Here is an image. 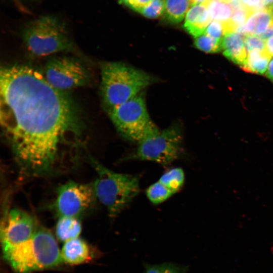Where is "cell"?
<instances>
[{
  "instance_id": "6da1fadb",
  "label": "cell",
  "mask_w": 273,
  "mask_h": 273,
  "mask_svg": "<svg viewBox=\"0 0 273 273\" xmlns=\"http://www.w3.org/2000/svg\"><path fill=\"white\" fill-rule=\"evenodd\" d=\"M0 122L14 157L24 173L53 171L63 146L77 145L82 123L73 101L44 75L26 66L2 67Z\"/></svg>"
},
{
  "instance_id": "7a4b0ae2",
  "label": "cell",
  "mask_w": 273,
  "mask_h": 273,
  "mask_svg": "<svg viewBox=\"0 0 273 273\" xmlns=\"http://www.w3.org/2000/svg\"><path fill=\"white\" fill-rule=\"evenodd\" d=\"M16 271L27 273L56 267L64 261L52 233L38 227L27 241L3 253Z\"/></svg>"
},
{
  "instance_id": "3957f363",
  "label": "cell",
  "mask_w": 273,
  "mask_h": 273,
  "mask_svg": "<svg viewBox=\"0 0 273 273\" xmlns=\"http://www.w3.org/2000/svg\"><path fill=\"white\" fill-rule=\"evenodd\" d=\"M144 71L119 62H107L101 67V90L107 111L130 100L151 82Z\"/></svg>"
},
{
  "instance_id": "277c9868",
  "label": "cell",
  "mask_w": 273,
  "mask_h": 273,
  "mask_svg": "<svg viewBox=\"0 0 273 273\" xmlns=\"http://www.w3.org/2000/svg\"><path fill=\"white\" fill-rule=\"evenodd\" d=\"M22 37L28 51L36 57L74 50L65 23L52 15L41 16L27 22Z\"/></svg>"
},
{
  "instance_id": "5b68a950",
  "label": "cell",
  "mask_w": 273,
  "mask_h": 273,
  "mask_svg": "<svg viewBox=\"0 0 273 273\" xmlns=\"http://www.w3.org/2000/svg\"><path fill=\"white\" fill-rule=\"evenodd\" d=\"M97 177L93 183L95 194L107 208L110 217L117 216L140 191L138 178L134 175L114 172L89 156Z\"/></svg>"
},
{
  "instance_id": "8992f818",
  "label": "cell",
  "mask_w": 273,
  "mask_h": 273,
  "mask_svg": "<svg viewBox=\"0 0 273 273\" xmlns=\"http://www.w3.org/2000/svg\"><path fill=\"white\" fill-rule=\"evenodd\" d=\"M117 131L138 143L158 128L151 120L144 98L138 95L108 111Z\"/></svg>"
},
{
  "instance_id": "52a82bcc",
  "label": "cell",
  "mask_w": 273,
  "mask_h": 273,
  "mask_svg": "<svg viewBox=\"0 0 273 273\" xmlns=\"http://www.w3.org/2000/svg\"><path fill=\"white\" fill-rule=\"evenodd\" d=\"M138 144L133 158L167 165L176 159L180 153L182 132L175 124L162 130L158 128Z\"/></svg>"
},
{
  "instance_id": "ba28073f",
  "label": "cell",
  "mask_w": 273,
  "mask_h": 273,
  "mask_svg": "<svg viewBox=\"0 0 273 273\" xmlns=\"http://www.w3.org/2000/svg\"><path fill=\"white\" fill-rule=\"evenodd\" d=\"M44 76L54 88L66 92L89 83L88 71L79 61L68 57L50 60L44 67Z\"/></svg>"
},
{
  "instance_id": "9c48e42d",
  "label": "cell",
  "mask_w": 273,
  "mask_h": 273,
  "mask_svg": "<svg viewBox=\"0 0 273 273\" xmlns=\"http://www.w3.org/2000/svg\"><path fill=\"white\" fill-rule=\"evenodd\" d=\"M96 199L93 184L69 181L57 189L54 208L59 218H78L91 207Z\"/></svg>"
},
{
  "instance_id": "30bf717a",
  "label": "cell",
  "mask_w": 273,
  "mask_h": 273,
  "mask_svg": "<svg viewBox=\"0 0 273 273\" xmlns=\"http://www.w3.org/2000/svg\"><path fill=\"white\" fill-rule=\"evenodd\" d=\"M38 228L36 220L29 213L19 209L8 211L1 225L3 253L29 240Z\"/></svg>"
},
{
  "instance_id": "8fae6325",
  "label": "cell",
  "mask_w": 273,
  "mask_h": 273,
  "mask_svg": "<svg viewBox=\"0 0 273 273\" xmlns=\"http://www.w3.org/2000/svg\"><path fill=\"white\" fill-rule=\"evenodd\" d=\"M212 20L206 6L202 3L190 7L186 15L184 26L186 30L196 38L204 33Z\"/></svg>"
},
{
  "instance_id": "7c38bea8",
  "label": "cell",
  "mask_w": 273,
  "mask_h": 273,
  "mask_svg": "<svg viewBox=\"0 0 273 273\" xmlns=\"http://www.w3.org/2000/svg\"><path fill=\"white\" fill-rule=\"evenodd\" d=\"M244 36L234 32L226 34L221 39V50L223 55L240 67L246 62L248 56Z\"/></svg>"
},
{
  "instance_id": "4fadbf2b",
  "label": "cell",
  "mask_w": 273,
  "mask_h": 273,
  "mask_svg": "<svg viewBox=\"0 0 273 273\" xmlns=\"http://www.w3.org/2000/svg\"><path fill=\"white\" fill-rule=\"evenodd\" d=\"M61 252L64 261L70 264H82L90 257L88 244L79 237L65 242Z\"/></svg>"
},
{
  "instance_id": "5bb4252c",
  "label": "cell",
  "mask_w": 273,
  "mask_h": 273,
  "mask_svg": "<svg viewBox=\"0 0 273 273\" xmlns=\"http://www.w3.org/2000/svg\"><path fill=\"white\" fill-rule=\"evenodd\" d=\"M272 24L273 16L270 10L263 8L252 13L245 25L237 32L244 36L248 34L260 36Z\"/></svg>"
},
{
  "instance_id": "9a60e30c",
  "label": "cell",
  "mask_w": 273,
  "mask_h": 273,
  "mask_svg": "<svg viewBox=\"0 0 273 273\" xmlns=\"http://www.w3.org/2000/svg\"><path fill=\"white\" fill-rule=\"evenodd\" d=\"M81 229V224L78 218L61 217L56 224V237L58 240L65 243L79 237Z\"/></svg>"
},
{
  "instance_id": "2e32d148",
  "label": "cell",
  "mask_w": 273,
  "mask_h": 273,
  "mask_svg": "<svg viewBox=\"0 0 273 273\" xmlns=\"http://www.w3.org/2000/svg\"><path fill=\"white\" fill-rule=\"evenodd\" d=\"M271 57L265 51H253L248 53L245 64L242 69L247 72L263 74L269 64Z\"/></svg>"
},
{
  "instance_id": "e0dca14e",
  "label": "cell",
  "mask_w": 273,
  "mask_h": 273,
  "mask_svg": "<svg viewBox=\"0 0 273 273\" xmlns=\"http://www.w3.org/2000/svg\"><path fill=\"white\" fill-rule=\"evenodd\" d=\"M203 3L206 6L212 20L225 23L231 20L233 13L231 3L224 0H207Z\"/></svg>"
},
{
  "instance_id": "ac0fdd59",
  "label": "cell",
  "mask_w": 273,
  "mask_h": 273,
  "mask_svg": "<svg viewBox=\"0 0 273 273\" xmlns=\"http://www.w3.org/2000/svg\"><path fill=\"white\" fill-rule=\"evenodd\" d=\"M191 6L190 0H165L164 14L169 22L178 23L185 18Z\"/></svg>"
},
{
  "instance_id": "d6986e66",
  "label": "cell",
  "mask_w": 273,
  "mask_h": 273,
  "mask_svg": "<svg viewBox=\"0 0 273 273\" xmlns=\"http://www.w3.org/2000/svg\"><path fill=\"white\" fill-rule=\"evenodd\" d=\"M158 181L174 194L182 187L185 174L181 168H174L163 174Z\"/></svg>"
},
{
  "instance_id": "ffe728a7",
  "label": "cell",
  "mask_w": 273,
  "mask_h": 273,
  "mask_svg": "<svg viewBox=\"0 0 273 273\" xmlns=\"http://www.w3.org/2000/svg\"><path fill=\"white\" fill-rule=\"evenodd\" d=\"M174 194L164 185L158 181L151 185L146 190L149 200L154 204H159Z\"/></svg>"
},
{
  "instance_id": "44dd1931",
  "label": "cell",
  "mask_w": 273,
  "mask_h": 273,
  "mask_svg": "<svg viewBox=\"0 0 273 273\" xmlns=\"http://www.w3.org/2000/svg\"><path fill=\"white\" fill-rule=\"evenodd\" d=\"M144 273H187L189 270L187 265L172 262H165L158 264H144Z\"/></svg>"
},
{
  "instance_id": "7402d4cb",
  "label": "cell",
  "mask_w": 273,
  "mask_h": 273,
  "mask_svg": "<svg viewBox=\"0 0 273 273\" xmlns=\"http://www.w3.org/2000/svg\"><path fill=\"white\" fill-rule=\"evenodd\" d=\"M195 38V45L201 51L208 53H215L221 50L222 39L212 37L204 33Z\"/></svg>"
},
{
  "instance_id": "603a6c76",
  "label": "cell",
  "mask_w": 273,
  "mask_h": 273,
  "mask_svg": "<svg viewBox=\"0 0 273 273\" xmlns=\"http://www.w3.org/2000/svg\"><path fill=\"white\" fill-rule=\"evenodd\" d=\"M164 10L165 0H152L147 5L135 11L146 18L154 19L163 14Z\"/></svg>"
},
{
  "instance_id": "cb8c5ba5",
  "label": "cell",
  "mask_w": 273,
  "mask_h": 273,
  "mask_svg": "<svg viewBox=\"0 0 273 273\" xmlns=\"http://www.w3.org/2000/svg\"><path fill=\"white\" fill-rule=\"evenodd\" d=\"M244 41L248 53L253 51L265 50V40L258 35L253 34L245 35Z\"/></svg>"
},
{
  "instance_id": "d4e9b609",
  "label": "cell",
  "mask_w": 273,
  "mask_h": 273,
  "mask_svg": "<svg viewBox=\"0 0 273 273\" xmlns=\"http://www.w3.org/2000/svg\"><path fill=\"white\" fill-rule=\"evenodd\" d=\"M204 33L212 37L221 39L226 34L224 24L218 21L213 20L207 27Z\"/></svg>"
},
{
  "instance_id": "484cf974",
  "label": "cell",
  "mask_w": 273,
  "mask_h": 273,
  "mask_svg": "<svg viewBox=\"0 0 273 273\" xmlns=\"http://www.w3.org/2000/svg\"><path fill=\"white\" fill-rule=\"evenodd\" d=\"M152 0H119V2L123 4L134 11L140 9Z\"/></svg>"
},
{
  "instance_id": "4316f807",
  "label": "cell",
  "mask_w": 273,
  "mask_h": 273,
  "mask_svg": "<svg viewBox=\"0 0 273 273\" xmlns=\"http://www.w3.org/2000/svg\"><path fill=\"white\" fill-rule=\"evenodd\" d=\"M241 1L253 13L260 9L265 8L261 0H241Z\"/></svg>"
},
{
  "instance_id": "83f0119b",
  "label": "cell",
  "mask_w": 273,
  "mask_h": 273,
  "mask_svg": "<svg viewBox=\"0 0 273 273\" xmlns=\"http://www.w3.org/2000/svg\"><path fill=\"white\" fill-rule=\"evenodd\" d=\"M265 50L271 57L273 56V36L265 40Z\"/></svg>"
},
{
  "instance_id": "f1b7e54d",
  "label": "cell",
  "mask_w": 273,
  "mask_h": 273,
  "mask_svg": "<svg viewBox=\"0 0 273 273\" xmlns=\"http://www.w3.org/2000/svg\"><path fill=\"white\" fill-rule=\"evenodd\" d=\"M265 75L273 82V57L271 58L269 62Z\"/></svg>"
},
{
  "instance_id": "f546056e",
  "label": "cell",
  "mask_w": 273,
  "mask_h": 273,
  "mask_svg": "<svg viewBox=\"0 0 273 273\" xmlns=\"http://www.w3.org/2000/svg\"><path fill=\"white\" fill-rule=\"evenodd\" d=\"M272 36H273V24H272L263 33L259 36L266 40L267 39Z\"/></svg>"
},
{
  "instance_id": "4dcf8cb0",
  "label": "cell",
  "mask_w": 273,
  "mask_h": 273,
  "mask_svg": "<svg viewBox=\"0 0 273 273\" xmlns=\"http://www.w3.org/2000/svg\"><path fill=\"white\" fill-rule=\"evenodd\" d=\"M264 7L271 10L273 8V0H261Z\"/></svg>"
},
{
  "instance_id": "1f68e13d",
  "label": "cell",
  "mask_w": 273,
  "mask_h": 273,
  "mask_svg": "<svg viewBox=\"0 0 273 273\" xmlns=\"http://www.w3.org/2000/svg\"><path fill=\"white\" fill-rule=\"evenodd\" d=\"M207 0H190L191 5L192 6L202 4Z\"/></svg>"
},
{
  "instance_id": "d6a6232c",
  "label": "cell",
  "mask_w": 273,
  "mask_h": 273,
  "mask_svg": "<svg viewBox=\"0 0 273 273\" xmlns=\"http://www.w3.org/2000/svg\"><path fill=\"white\" fill-rule=\"evenodd\" d=\"M224 1L232 3H233V2H236L239 1L240 0H224Z\"/></svg>"
},
{
  "instance_id": "836d02e7",
  "label": "cell",
  "mask_w": 273,
  "mask_h": 273,
  "mask_svg": "<svg viewBox=\"0 0 273 273\" xmlns=\"http://www.w3.org/2000/svg\"><path fill=\"white\" fill-rule=\"evenodd\" d=\"M20 1H28V0H19Z\"/></svg>"
}]
</instances>
